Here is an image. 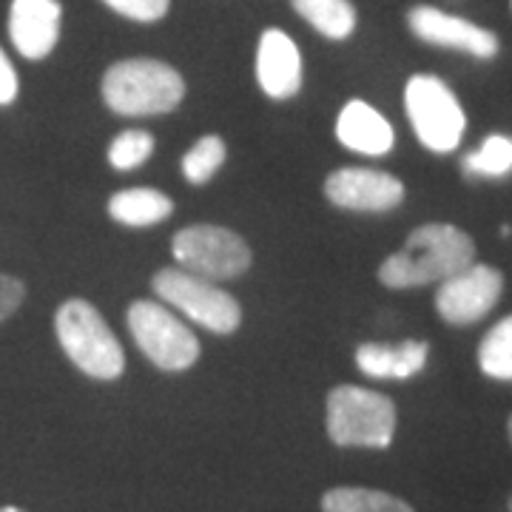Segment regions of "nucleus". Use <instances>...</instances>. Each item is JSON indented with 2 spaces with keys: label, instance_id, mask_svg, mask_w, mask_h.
<instances>
[{
  "label": "nucleus",
  "instance_id": "nucleus-1",
  "mask_svg": "<svg viewBox=\"0 0 512 512\" xmlns=\"http://www.w3.org/2000/svg\"><path fill=\"white\" fill-rule=\"evenodd\" d=\"M476 262V242L450 222H427L416 228L402 251L390 254L379 268V282L390 291L424 288L444 282Z\"/></svg>",
  "mask_w": 512,
  "mask_h": 512
},
{
  "label": "nucleus",
  "instance_id": "nucleus-2",
  "mask_svg": "<svg viewBox=\"0 0 512 512\" xmlns=\"http://www.w3.org/2000/svg\"><path fill=\"white\" fill-rule=\"evenodd\" d=\"M183 97V74L163 60L131 57L103 74V100L120 117L168 114L183 103Z\"/></svg>",
  "mask_w": 512,
  "mask_h": 512
},
{
  "label": "nucleus",
  "instance_id": "nucleus-3",
  "mask_svg": "<svg viewBox=\"0 0 512 512\" xmlns=\"http://www.w3.org/2000/svg\"><path fill=\"white\" fill-rule=\"evenodd\" d=\"M55 333L63 353L86 376L111 382L126 370V353L103 313L86 299H66L55 313Z\"/></svg>",
  "mask_w": 512,
  "mask_h": 512
},
{
  "label": "nucleus",
  "instance_id": "nucleus-4",
  "mask_svg": "<svg viewBox=\"0 0 512 512\" xmlns=\"http://www.w3.org/2000/svg\"><path fill=\"white\" fill-rule=\"evenodd\" d=\"M396 404L359 384H339L328 393V436L336 447L387 450L396 439Z\"/></svg>",
  "mask_w": 512,
  "mask_h": 512
},
{
  "label": "nucleus",
  "instance_id": "nucleus-5",
  "mask_svg": "<svg viewBox=\"0 0 512 512\" xmlns=\"http://www.w3.org/2000/svg\"><path fill=\"white\" fill-rule=\"evenodd\" d=\"M404 111L419 143L427 151L433 154L456 151L467 128V114L453 89L441 77L413 74L404 86Z\"/></svg>",
  "mask_w": 512,
  "mask_h": 512
},
{
  "label": "nucleus",
  "instance_id": "nucleus-6",
  "mask_svg": "<svg viewBox=\"0 0 512 512\" xmlns=\"http://www.w3.org/2000/svg\"><path fill=\"white\" fill-rule=\"evenodd\" d=\"M128 330L148 362L165 373H183L200 359V339L163 302L137 299L128 305Z\"/></svg>",
  "mask_w": 512,
  "mask_h": 512
},
{
  "label": "nucleus",
  "instance_id": "nucleus-7",
  "mask_svg": "<svg viewBox=\"0 0 512 512\" xmlns=\"http://www.w3.org/2000/svg\"><path fill=\"white\" fill-rule=\"evenodd\" d=\"M151 288L157 299L185 313L191 322L211 333H234L242 322V308L228 291L217 288L214 282L197 274H188L183 268H163L151 279Z\"/></svg>",
  "mask_w": 512,
  "mask_h": 512
},
{
  "label": "nucleus",
  "instance_id": "nucleus-8",
  "mask_svg": "<svg viewBox=\"0 0 512 512\" xmlns=\"http://www.w3.org/2000/svg\"><path fill=\"white\" fill-rule=\"evenodd\" d=\"M171 254L183 271L202 276L208 282L237 279L254 262L248 242L222 225H188L177 231L171 242Z\"/></svg>",
  "mask_w": 512,
  "mask_h": 512
},
{
  "label": "nucleus",
  "instance_id": "nucleus-9",
  "mask_svg": "<svg viewBox=\"0 0 512 512\" xmlns=\"http://www.w3.org/2000/svg\"><path fill=\"white\" fill-rule=\"evenodd\" d=\"M504 293V274L493 265L473 262L444 279L436 293V311L447 325H476L493 311Z\"/></svg>",
  "mask_w": 512,
  "mask_h": 512
},
{
  "label": "nucleus",
  "instance_id": "nucleus-10",
  "mask_svg": "<svg viewBox=\"0 0 512 512\" xmlns=\"http://www.w3.org/2000/svg\"><path fill=\"white\" fill-rule=\"evenodd\" d=\"M325 197L336 208L362 211V214H384L404 202V185L399 177L379 168H339L325 180Z\"/></svg>",
  "mask_w": 512,
  "mask_h": 512
},
{
  "label": "nucleus",
  "instance_id": "nucleus-11",
  "mask_svg": "<svg viewBox=\"0 0 512 512\" xmlns=\"http://www.w3.org/2000/svg\"><path fill=\"white\" fill-rule=\"evenodd\" d=\"M407 23L410 32L430 43V46H441V49H456V52H467V55L490 60L498 55V37L484 26H476L470 20L447 15L436 6H413L407 12Z\"/></svg>",
  "mask_w": 512,
  "mask_h": 512
},
{
  "label": "nucleus",
  "instance_id": "nucleus-12",
  "mask_svg": "<svg viewBox=\"0 0 512 512\" xmlns=\"http://www.w3.org/2000/svg\"><path fill=\"white\" fill-rule=\"evenodd\" d=\"M256 83L271 100H291L302 89V52L282 29H265L259 37Z\"/></svg>",
  "mask_w": 512,
  "mask_h": 512
},
{
  "label": "nucleus",
  "instance_id": "nucleus-13",
  "mask_svg": "<svg viewBox=\"0 0 512 512\" xmlns=\"http://www.w3.org/2000/svg\"><path fill=\"white\" fill-rule=\"evenodd\" d=\"M63 6L60 0H12L9 37L26 60H43L52 55L60 40Z\"/></svg>",
  "mask_w": 512,
  "mask_h": 512
},
{
  "label": "nucleus",
  "instance_id": "nucleus-14",
  "mask_svg": "<svg viewBox=\"0 0 512 512\" xmlns=\"http://www.w3.org/2000/svg\"><path fill=\"white\" fill-rule=\"evenodd\" d=\"M336 137L342 146L365 157H384L396 146V131L387 123V117L365 100L345 103L336 120Z\"/></svg>",
  "mask_w": 512,
  "mask_h": 512
},
{
  "label": "nucleus",
  "instance_id": "nucleus-15",
  "mask_svg": "<svg viewBox=\"0 0 512 512\" xmlns=\"http://www.w3.org/2000/svg\"><path fill=\"white\" fill-rule=\"evenodd\" d=\"M430 345L427 342H399V345H382V342H367L356 350V367L370 379H413L427 367Z\"/></svg>",
  "mask_w": 512,
  "mask_h": 512
},
{
  "label": "nucleus",
  "instance_id": "nucleus-16",
  "mask_svg": "<svg viewBox=\"0 0 512 512\" xmlns=\"http://www.w3.org/2000/svg\"><path fill=\"white\" fill-rule=\"evenodd\" d=\"M174 202L157 188H123L111 194L109 217L128 228H151L171 217Z\"/></svg>",
  "mask_w": 512,
  "mask_h": 512
},
{
  "label": "nucleus",
  "instance_id": "nucleus-17",
  "mask_svg": "<svg viewBox=\"0 0 512 512\" xmlns=\"http://www.w3.org/2000/svg\"><path fill=\"white\" fill-rule=\"evenodd\" d=\"M291 6L328 40H348L356 29V9L350 0H291Z\"/></svg>",
  "mask_w": 512,
  "mask_h": 512
},
{
  "label": "nucleus",
  "instance_id": "nucleus-18",
  "mask_svg": "<svg viewBox=\"0 0 512 512\" xmlns=\"http://www.w3.org/2000/svg\"><path fill=\"white\" fill-rule=\"evenodd\" d=\"M319 504L322 512H416L399 495L373 487H333Z\"/></svg>",
  "mask_w": 512,
  "mask_h": 512
},
{
  "label": "nucleus",
  "instance_id": "nucleus-19",
  "mask_svg": "<svg viewBox=\"0 0 512 512\" xmlns=\"http://www.w3.org/2000/svg\"><path fill=\"white\" fill-rule=\"evenodd\" d=\"M478 367L484 376L512 382V313L487 330L478 345Z\"/></svg>",
  "mask_w": 512,
  "mask_h": 512
},
{
  "label": "nucleus",
  "instance_id": "nucleus-20",
  "mask_svg": "<svg viewBox=\"0 0 512 512\" xmlns=\"http://www.w3.org/2000/svg\"><path fill=\"white\" fill-rule=\"evenodd\" d=\"M467 177H507L512 171V137L490 134L476 151L461 157Z\"/></svg>",
  "mask_w": 512,
  "mask_h": 512
},
{
  "label": "nucleus",
  "instance_id": "nucleus-21",
  "mask_svg": "<svg viewBox=\"0 0 512 512\" xmlns=\"http://www.w3.org/2000/svg\"><path fill=\"white\" fill-rule=\"evenodd\" d=\"M225 157H228V148L222 143V137L208 134L188 148V154L183 157V177L191 185H205L220 171Z\"/></svg>",
  "mask_w": 512,
  "mask_h": 512
},
{
  "label": "nucleus",
  "instance_id": "nucleus-22",
  "mask_svg": "<svg viewBox=\"0 0 512 512\" xmlns=\"http://www.w3.org/2000/svg\"><path fill=\"white\" fill-rule=\"evenodd\" d=\"M151 154H154V137L143 128H128L111 140L109 163L117 171H131L146 163Z\"/></svg>",
  "mask_w": 512,
  "mask_h": 512
},
{
  "label": "nucleus",
  "instance_id": "nucleus-23",
  "mask_svg": "<svg viewBox=\"0 0 512 512\" xmlns=\"http://www.w3.org/2000/svg\"><path fill=\"white\" fill-rule=\"evenodd\" d=\"M111 12L123 15L128 20H137V23H154V20L165 18L171 0H103Z\"/></svg>",
  "mask_w": 512,
  "mask_h": 512
},
{
  "label": "nucleus",
  "instance_id": "nucleus-24",
  "mask_svg": "<svg viewBox=\"0 0 512 512\" xmlns=\"http://www.w3.org/2000/svg\"><path fill=\"white\" fill-rule=\"evenodd\" d=\"M26 299V285L15 276L0 274V322L9 319Z\"/></svg>",
  "mask_w": 512,
  "mask_h": 512
},
{
  "label": "nucleus",
  "instance_id": "nucleus-25",
  "mask_svg": "<svg viewBox=\"0 0 512 512\" xmlns=\"http://www.w3.org/2000/svg\"><path fill=\"white\" fill-rule=\"evenodd\" d=\"M18 92H20L18 72H15V66H12V60L6 57V52L0 49V106L15 103Z\"/></svg>",
  "mask_w": 512,
  "mask_h": 512
},
{
  "label": "nucleus",
  "instance_id": "nucleus-26",
  "mask_svg": "<svg viewBox=\"0 0 512 512\" xmlns=\"http://www.w3.org/2000/svg\"><path fill=\"white\" fill-rule=\"evenodd\" d=\"M0 512H26V510H20V507H0Z\"/></svg>",
  "mask_w": 512,
  "mask_h": 512
},
{
  "label": "nucleus",
  "instance_id": "nucleus-27",
  "mask_svg": "<svg viewBox=\"0 0 512 512\" xmlns=\"http://www.w3.org/2000/svg\"><path fill=\"white\" fill-rule=\"evenodd\" d=\"M507 436H510V441H512V416H510V421H507Z\"/></svg>",
  "mask_w": 512,
  "mask_h": 512
}]
</instances>
